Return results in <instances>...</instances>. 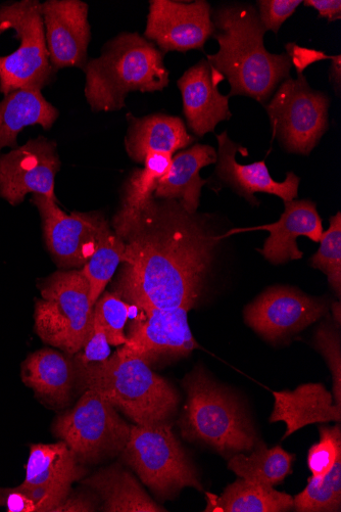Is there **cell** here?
<instances>
[{"label": "cell", "mask_w": 341, "mask_h": 512, "mask_svg": "<svg viewBox=\"0 0 341 512\" xmlns=\"http://www.w3.org/2000/svg\"><path fill=\"white\" fill-rule=\"evenodd\" d=\"M299 512H334L341 509V456L323 478L309 479L306 489L294 498Z\"/></svg>", "instance_id": "31"}, {"label": "cell", "mask_w": 341, "mask_h": 512, "mask_svg": "<svg viewBox=\"0 0 341 512\" xmlns=\"http://www.w3.org/2000/svg\"><path fill=\"white\" fill-rule=\"evenodd\" d=\"M127 121L125 149L130 159L139 164L151 154L173 156L196 142V136L188 133L184 121L177 116L158 113L138 118L129 113Z\"/></svg>", "instance_id": "21"}, {"label": "cell", "mask_w": 341, "mask_h": 512, "mask_svg": "<svg viewBox=\"0 0 341 512\" xmlns=\"http://www.w3.org/2000/svg\"><path fill=\"white\" fill-rule=\"evenodd\" d=\"M329 228L323 231L320 248L311 264L323 271L332 289L340 297L341 292V216L340 212L329 219Z\"/></svg>", "instance_id": "32"}, {"label": "cell", "mask_w": 341, "mask_h": 512, "mask_svg": "<svg viewBox=\"0 0 341 512\" xmlns=\"http://www.w3.org/2000/svg\"><path fill=\"white\" fill-rule=\"evenodd\" d=\"M284 208L277 222L250 228H234L226 232L224 239L240 232L267 230L270 236L260 252L268 261L283 264L303 258L304 254L299 250L297 240L299 237H307L319 243L323 235L322 219L316 204L311 200L284 202Z\"/></svg>", "instance_id": "19"}, {"label": "cell", "mask_w": 341, "mask_h": 512, "mask_svg": "<svg viewBox=\"0 0 341 512\" xmlns=\"http://www.w3.org/2000/svg\"><path fill=\"white\" fill-rule=\"evenodd\" d=\"M16 32L20 46L16 52L0 57V91L4 96L18 89L42 90L54 73L48 55L41 4L37 0L0 7V33Z\"/></svg>", "instance_id": "10"}, {"label": "cell", "mask_w": 341, "mask_h": 512, "mask_svg": "<svg viewBox=\"0 0 341 512\" xmlns=\"http://www.w3.org/2000/svg\"><path fill=\"white\" fill-rule=\"evenodd\" d=\"M315 346L325 357L332 372L333 399L341 406V351L340 337L329 323H323L315 336Z\"/></svg>", "instance_id": "35"}, {"label": "cell", "mask_w": 341, "mask_h": 512, "mask_svg": "<svg viewBox=\"0 0 341 512\" xmlns=\"http://www.w3.org/2000/svg\"><path fill=\"white\" fill-rule=\"evenodd\" d=\"M61 169L57 144L43 136L0 156V198L12 206L27 195H40L55 202L56 176Z\"/></svg>", "instance_id": "12"}, {"label": "cell", "mask_w": 341, "mask_h": 512, "mask_svg": "<svg viewBox=\"0 0 341 512\" xmlns=\"http://www.w3.org/2000/svg\"><path fill=\"white\" fill-rule=\"evenodd\" d=\"M24 488L71 487L85 477L86 469L64 441L56 444L30 445L25 465Z\"/></svg>", "instance_id": "24"}, {"label": "cell", "mask_w": 341, "mask_h": 512, "mask_svg": "<svg viewBox=\"0 0 341 512\" xmlns=\"http://www.w3.org/2000/svg\"><path fill=\"white\" fill-rule=\"evenodd\" d=\"M217 151L207 145L197 144L172 158L167 172L160 178L154 197L178 201L189 213H197L203 186L200 171L217 163Z\"/></svg>", "instance_id": "23"}, {"label": "cell", "mask_w": 341, "mask_h": 512, "mask_svg": "<svg viewBox=\"0 0 341 512\" xmlns=\"http://www.w3.org/2000/svg\"><path fill=\"white\" fill-rule=\"evenodd\" d=\"M53 433L86 464L122 453L131 427L101 394L86 390L74 408L56 418Z\"/></svg>", "instance_id": "9"}, {"label": "cell", "mask_w": 341, "mask_h": 512, "mask_svg": "<svg viewBox=\"0 0 341 512\" xmlns=\"http://www.w3.org/2000/svg\"><path fill=\"white\" fill-rule=\"evenodd\" d=\"M99 497L83 491L70 492L54 512H92L100 509Z\"/></svg>", "instance_id": "40"}, {"label": "cell", "mask_w": 341, "mask_h": 512, "mask_svg": "<svg viewBox=\"0 0 341 512\" xmlns=\"http://www.w3.org/2000/svg\"><path fill=\"white\" fill-rule=\"evenodd\" d=\"M302 4V0H258L257 11L265 32L278 34L281 26Z\"/></svg>", "instance_id": "36"}, {"label": "cell", "mask_w": 341, "mask_h": 512, "mask_svg": "<svg viewBox=\"0 0 341 512\" xmlns=\"http://www.w3.org/2000/svg\"><path fill=\"white\" fill-rule=\"evenodd\" d=\"M330 98L304 74L283 81L265 106L273 136L292 154L310 155L329 128Z\"/></svg>", "instance_id": "8"}, {"label": "cell", "mask_w": 341, "mask_h": 512, "mask_svg": "<svg viewBox=\"0 0 341 512\" xmlns=\"http://www.w3.org/2000/svg\"><path fill=\"white\" fill-rule=\"evenodd\" d=\"M48 251L64 269L83 267L112 231L101 213H65L57 202L33 195Z\"/></svg>", "instance_id": "11"}, {"label": "cell", "mask_w": 341, "mask_h": 512, "mask_svg": "<svg viewBox=\"0 0 341 512\" xmlns=\"http://www.w3.org/2000/svg\"><path fill=\"white\" fill-rule=\"evenodd\" d=\"M296 456L280 446L267 448L259 442L250 455L236 453L229 460L228 468L237 477L258 484L274 487L291 473Z\"/></svg>", "instance_id": "29"}, {"label": "cell", "mask_w": 341, "mask_h": 512, "mask_svg": "<svg viewBox=\"0 0 341 512\" xmlns=\"http://www.w3.org/2000/svg\"><path fill=\"white\" fill-rule=\"evenodd\" d=\"M0 507L9 512H37L35 503L18 487H0Z\"/></svg>", "instance_id": "39"}, {"label": "cell", "mask_w": 341, "mask_h": 512, "mask_svg": "<svg viewBox=\"0 0 341 512\" xmlns=\"http://www.w3.org/2000/svg\"><path fill=\"white\" fill-rule=\"evenodd\" d=\"M222 81L224 78L211 67L207 59L187 69L178 79L183 114L194 136L204 137L214 132L219 123L231 119L230 97L219 91Z\"/></svg>", "instance_id": "17"}, {"label": "cell", "mask_w": 341, "mask_h": 512, "mask_svg": "<svg viewBox=\"0 0 341 512\" xmlns=\"http://www.w3.org/2000/svg\"><path fill=\"white\" fill-rule=\"evenodd\" d=\"M339 456H341L340 426L321 427L320 441L311 447L308 455V467L312 476L323 478L334 467Z\"/></svg>", "instance_id": "34"}, {"label": "cell", "mask_w": 341, "mask_h": 512, "mask_svg": "<svg viewBox=\"0 0 341 512\" xmlns=\"http://www.w3.org/2000/svg\"><path fill=\"white\" fill-rule=\"evenodd\" d=\"M75 364L76 388L101 394L136 425L165 423L177 410L176 390L141 358L115 353L102 362Z\"/></svg>", "instance_id": "4"}, {"label": "cell", "mask_w": 341, "mask_h": 512, "mask_svg": "<svg viewBox=\"0 0 341 512\" xmlns=\"http://www.w3.org/2000/svg\"><path fill=\"white\" fill-rule=\"evenodd\" d=\"M286 55L291 66L295 67L298 75L304 74L305 70L311 65L330 60L332 56L326 55L322 51L302 48L297 42H288L285 44Z\"/></svg>", "instance_id": "38"}, {"label": "cell", "mask_w": 341, "mask_h": 512, "mask_svg": "<svg viewBox=\"0 0 341 512\" xmlns=\"http://www.w3.org/2000/svg\"><path fill=\"white\" fill-rule=\"evenodd\" d=\"M184 308L143 312L129 327L126 343L116 352L138 357L150 365L163 359L188 356L197 348Z\"/></svg>", "instance_id": "14"}, {"label": "cell", "mask_w": 341, "mask_h": 512, "mask_svg": "<svg viewBox=\"0 0 341 512\" xmlns=\"http://www.w3.org/2000/svg\"><path fill=\"white\" fill-rule=\"evenodd\" d=\"M173 156L151 154L143 168L135 169L123 185L121 205L114 216L115 234L124 240L131 223L154 198L160 178L167 172Z\"/></svg>", "instance_id": "27"}, {"label": "cell", "mask_w": 341, "mask_h": 512, "mask_svg": "<svg viewBox=\"0 0 341 512\" xmlns=\"http://www.w3.org/2000/svg\"><path fill=\"white\" fill-rule=\"evenodd\" d=\"M21 378L41 403L64 408L77 384L74 356L51 348L40 349L23 361Z\"/></svg>", "instance_id": "20"}, {"label": "cell", "mask_w": 341, "mask_h": 512, "mask_svg": "<svg viewBox=\"0 0 341 512\" xmlns=\"http://www.w3.org/2000/svg\"><path fill=\"white\" fill-rule=\"evenodd\" d=\"M213 33L212 6L206 0H151L143 37L165 55L189 51L206 54L205 44Z\"/></svg>", "instance_id": "13"}, {"label": "cell", "mask_w": 341, "mask_h": 512, "mask_svg": "<svg viewBox=\"0 0 341 512\" xmlns=\"http://www.w3.org/2000/svg\"><path fill=\"white\" fill-rule=\"evenodd\" d=\"M187 399L181 420L185 439L207 444L225 456L253 450L260 442L245 407L202 367L184 380Z\"/></svg>", "instance_id": "5"}, {"label": "cell", "mask_w": 341, "mask_h": 512, "mask_svg": "<svg viewBox=\"0 0 341 512\" xmlns=\"http://www.w3.org/2000/svg\"><path fill=\"white\" fill-rule=\"evenodd\" d=\"M85 98L92 112H117L126 107L129 93L157 92L168 87L165 54L135 32L108 41L99 58L87 61Z\"/></svg>", "instance_id": "3"}, {"label": "cell", "mask_w": 341, "mask_h": 512, "mask_svg": "<svg viewBox=\"0 0 341 512\" xmlns=\"http://www.w3.org/2000/svg\"><path fill=\"white\" fill-rule=\"evenodd\" d=\"M94 314L100 319L111 346L126 343L125 325L130 315V305L114 293H105L94 305Z\"/></svg>", "instance_id": "33"}, {"label": "cell", "mask_w": 341, "mask_h": 512, "mask_svg": "<svg viewBox=\"0 0 341 512\" xmlns=\"http://www.w3.org/2000/svg\"><path fill=\"white\" fill-rule=\"evenodd\" d=\"M212 21L219 51L206 54V59L229 82L228 96L248 97L265 107L278 86L291 77L288 56L267 51L266 32L253 5H221L212 9Z\"/></svg>", "instance_id": "2"}, {"label": "cell", "mask_w": 341, "mask_h": 512, "mask_svg": "<svg viewBox=\"0 0 341 512\" xmlns=\"http://www.w3.org/2000/svg\"><path fill=\"white\" fill-rule=\"evenodd\" d=\"M124 254V241L111 231L80 270L89 284L92 306L100 299L118 266L123 263Z\"/></svg>", "instance_id": "30"}, {"label": "cell", "mask_w": 341, "mask_h": 512, "mask_svg": "<svg viewBox=\"0 0 341 512\" xmlns=\"http://www.w3.org/2000/svg\"><path fill=\"white\" fill-rule=\"evenodd\" d=\"M218 141L217 175L233 190L249 202L255 204V194L263 193L279 197L283 202L299 197L301 179L294 172H288L282 182L275 181L265 163L259 161L250 165H241L236 154L248 155V150L234 143L226 131L216 135Z\"/></svg>", "instance_id": "18"}, {"label": "cell", "mask_w": 341, "mask_h": 512, "mask_svg": "<svg viewBox=\"0 0 341 512\" xmlns=\"http://www.w3.org/2000/svg\"><path fill=\"white\" fill-rule=\"evenodd\" d=\"M89 7L80 0H47L41 4L45 39L54 70H83L91 40Z\"/></svg>", "instance_id": "16"}, {"label": "cell", "mask_w": 341, "mask_h": 512, "mask_svg": "<svg viewBox=\"0 0 341 512\" xmlns=\"http://www.w3.org/2000/svg\"><path fill=\"white\" fill-rule=\"evenodd\" d=\"M110 346L103 325L93 311L91 331L82 348L83 351L74 355V360L82 364L105 361L111 356Z\"/></svg>", "instance_id": "37"}, {"label": "cell", "mask_w": 341, "mask_h": 512, "mask_svg": "<svg viewBox=\"0 0 341 512\" xmlns=\"http://www.w3.org/2000/svg\"><path fill=\"white\" fill-rule=\"evenodd\" d=\"M327 311L325 303L289 288L266 291L245 311L250 327L269 341L299 333Z\"/></svg>", "instance_id": "15"}, {"label": "cell", "mask_w": 341, "mask_h": 512, "mask_svg": "<svg viewBox=\"0 0 341 512\" xmlns=\"http://www.w3.org/2000/svg\"><path fill=\"white\" fill-rule=\"evenodd\" d=\"M83 486L91 489L103 505L101 510L107 512H163L146 493L134 476L121 465L113 464L82 480Z\"/></svg>", "instance_id": "26"}, {"label": "cell", "mask_w": 341, "mask_h": 512, "mask_svg": "<svg viewBox=\"0 0 341 512\" xmlns=\"http://www.w3.org/2000/svg\"><path fill=\"white\" fill-rule=\"evenodd\" d=\"M222 240L208 215L154 197L127 230L114 294L143 312L190 310L201 297Z\"/></svg>", "instance_id": "1"}, {"label": "cell", "mask_w": 341, "mask_h": 512, "mask_svg": "<svg viewBox=\"0 0 341 512\" xmlns=\"http://www.w3.org/2000/svg\"><path fill=\"white\" fill-rule=\"evenodd\" d=\"M329 70V82L331 83L336 96H340L341 92V56H332Z\"/></svg>", "instance_id": "42"}, {"label": "cell", "mask_w": 341, "mask_h": 512, "mask_svg": "<svg viewBox=\"0 0 341 512\" xmlns=\"http://www.w3.org/2000/svg\"><path fill=\"white\" fill-rule=\"evenodd\" d=\"M123 460L161 499L184 488L203 490L198 472L169 424L131 426Z\"/></svg>", "instance_id": "7"}, {"label": "cell", "mask_w": 341, "mask_h": 512, "mask_svg": "<svg viewBox=\"0 0 341 512\" xmlns=\"http://www.w3.org/2000/svg\"><path fill=\"white\" fill-rule=\"evenodd\" d=\"M275 403L270 423L283 422V439L306 426L341 421V406L321 384H306L295 391L273 393Z\"/></svg>", "instance_id": "22"}, {"label": "cell", "mask_w": 341, "mask_h": 512, "mask_svg": "<svg viewBox=\"0 0 341 512\" xmlns=\"http://www.w3.org/2000/svg\"><path fill=\"white\" fill-rule=\"evenodd\" d=\"M303 4L305 7L315 9L319 17L328 22H336L341 19L340 0H305Z\"/></svg>", "instance_id": "41"}, {"label": "cell", "mask_w": 341, "mask_h": 512, "mask_svg": "<svg viewBox=\"0 0 341 512\" xmlns=\"http://www.w3.org/2000/svg\"><path fill=\"white\" fill-rule=\"evenodd\" d=\"M34 331L40 340L68 355L79 353L92 328L94 306L80 270L58 271L38 284Z\"/></svg>", "instance_id": "6"}, {"label": "cell", "mask_w": 341, "mask_h": 512, "mask_svg": "<svg viewBox=\"0 0 341 512\" xmlns=\"http://www.w3.org/2000/svg\"><path fill=\"white\" fill-rule=\"evenodd\" d=\"M59 110L38 89H18L0 102V151L16 149L19 134L29 126L48 130L59 118Z\"/></svg>", "instance_id": "25"}, {"label": "cell", "mask_w": 341, "mask_h": 512, "mask_svg": "<svg viewBox=\"0 0 341 512\" xmlns=\"http://www.w3.org/2000/svg\"><path fill=\"white\" fill-rule=\"evenodd\" d=\"M294 508V497L273 487L238 479L220 497L210 496L205 511L283 512Z\"/></svg>", "instance_id": "28"}]
</instances>
